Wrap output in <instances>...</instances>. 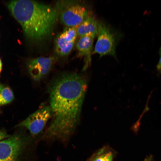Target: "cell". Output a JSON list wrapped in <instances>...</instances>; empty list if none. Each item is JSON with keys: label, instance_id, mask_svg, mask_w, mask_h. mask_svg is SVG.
I'll return each mask as SVG.
<instances>
[{"label": "cell", "instance_id": "277c9868", "mask_svg": "<svg viewBox=\"0 0 161 161\" xmlns=\"http://www.w3.org/2000/svg\"><path fill=\"white\" fill-rule=\"evenodd\" d=\"M30 139L20 133L0 142V161H24Z\"/></svg>", "mask_w": 161, "mask_h": 161}, {"label": "cell", "instance_id": "8992f818", "mask_svg": "<svg viewBox=\"0 0 161 161\" xmlns=\"http://www.w3.org/2000/svg\"><path fill=\"white\" fill-rule=\"evenodd\" d=\"M49 106L40 108L16 126L26 128L33 136L38 134L44 128L52 116Z\"/></svg>", "mask_w": 161, "mask_h": 161}, {"label": "cell", "instance_id": "2e32d148", "mask_svg": "<svg viewBox=\"0 0 161 161\" xmlns=\"http://www.w3.org/2000/svg\"><path fill=\"white\" fill-rule=\"evenodd\" d=\"M3 88V86L2 84H0V91Z\"/></svg>", "mask_w": 161, "mask_h": 161}, {"label": "cell", "instance_id": "9c48e42d", "mask_svg": "<svg viewBox=\"0 0 161 161\" xmlns=\"http://www.w3.org/2000/svg\"><path fill=\"white\" fill-rule=\"evenodd\" d=\"M77 30L79 37L89 36L94 38L97 35L98 21L89 15L77 27Z\"/></svg>", "mask_w": 161, "mask_h": 161}, {"label": "cell", "instance_id": "8fae6325", "mask_svg": "<svg viewBox=\"0 0 161 161\" xmlns=\"http://www.w3.org/2000/svg\"><path fill=\"white\" fill-rule=\"evenodd\" d=\"M112 152L106 148H103L94 154L89 161H112Z\"/></svg>", "mask_w": 161, "mask_h": 161}, {"label": "cell", "instance_id": "3957f363", "mask_svg": "<svg viewBox=\"0 0 161 161\" xmlns=\"http://www.w3.org/2000/svg\"><path fill=\"white\" fill-rule=\"evenodd\" d=\"M54 7L58 13V19L68 27L78 26L89 16L88 8L80 1H59Z\"/></svg>", "mask_w": 161, "mask_h": 161}, {"label": "cell", "instance_id": "5bb4252c", "mask_svg": "<svg viewBox=\"0 0 161 161\" xmlns=\"http://www.w3.org/2000/svg\"><path fill=\"white\" fill-rule=\"evenodd\" d=\"M159 54L160 55V59L159 62L157 65V67L158 71L161 72V47L159 50Z\"/></svg>", "mask_w": 161, "mask_h": 161}, {"label": "cell", "instance_id": "7a4b0ae2", "mask_svg": "<svg viewBox=\"0 0 161 161\" xmlns=\"http://www.w3.org/2000/svg\"><path fill=\"white\" fill-rule=\"evenodd\" d=\"M8 7L21 25L26 37L31 41L43 43L52 36L58 19L54 7L30 0L12 1Z\"/></svg>", "mask_w": 161, "mask_h": 161}, {"label": "cell", "instance_id": "4fadbf2b", "mask_svg": "<svg viewBox=\"0 0 161 161\" xmlns=\"http://www.w3.org/2000/svg\"><path fill=\"white\" fill-rule=\"evenodd\" d=\"M10 136L6 131L0 130V141L4 138H8Z\"/></svg>", "mask_w": 161, "mask_h": 161}, {"label": "cell", "instance_id": "52a82bcc", "mask_svg": "<svg viewBox=\"0 0 161 161\" xmlns=\"http://www.w3.org/2000/svg\"><path fill=\"white\" fill-rule=\"evenodd\" d=\"M57 60L55 56L40 57L31 59L28 64L31 78L35 81H40L48 73Z\"/></svg>", "mask_w": 161, "mask_h": 161}, {"label": "cell", "instance_id": "ba28073f", "mask_svg": "<svg viewBox=\"0 0 161 161\" xmlns=\"http://www.w3.org/2000/svg\"><path fill=\"white\" fill-rule=\"evenodd\" d=\"M94 38L89 36L79 37L76 44L78 57H84L85 64L83 70H86L90 65L93 52Z\"/></svg>", "mask_w": 161, "mask_h": 161}, {"label": "cell", "instance_id": "6da1fadb", "mask_svg": "<svg viewBox=\"0 0 161 161\" xmlns=\"http://www.w3.org/2000/svg\"><path fill=\"white\" fill-rule=\"evenodd\" d=\"M88 82L86 76L74 72L61 74L52 81L48 91L53 118L44 137L65 140L73 133L79 122Z\"/></svg>", "mask_w": 161, "mask_h": 161}, {"label": "cell", "instance_id": "5b68a950", "mask_svg": "<svg viewBox=\"0 0 161 161\" xmlns=\"http://www.w3.org/2000/svg\"><path fill=\"white\" fill-rule=\"evenodd\" d=\"M97 38L92 54L97 53L100 57L106 55L117 59L116 47L122 36L121 34L102 21H98Z\"/></svg>", "mask_w": 161, "mask_h": 161}, {"label": "cell", "instance_id": "9a60e30c", "mask_svg": "<svg viewBox=\"0 0 161 161\" xmlns=\"http://www.w3.org/2000/svg\"><path fill=\"white\" fill-rule=\"evenodd\" d=\"M1 69H2V63H1V60L0 59V73L1 71Z\"/></svg>", "mask_w": 161, "mask_h": 161}, {"label": "cell", "instance_id": "30bf717a", "mask_svg": "<svg viewBox=\"0 0 161 161\" xmlns=\"http://www.w3.org/2000/svg\"><path fill=\"white\" fill-rule=\"evenodd\" d=\"M75 42L64 37L61 33L57 37L55 40V52L60 57H66L73 49Z\"/></svg>", "mask_w": 161, "mask_h": 161}, {"label": "cell", "instance_id": "7c38bea8", "mask_svg": "<svg viewBox=\"0 0 161 161\" xmlns=\"http://www.w3.org/2000/svg\"><path fill=\"white\" fill-rule=\"evenodd\" d=\"M14 97L13 92L10 88L6 87L3 88L0 91V106L10 103Z\"/></svg>", "mask_w": 161, "mask_h": 161}]
</instances>
